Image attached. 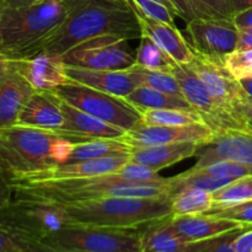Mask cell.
I'll use <instances>...</instances> for the list:
<instances>
[{
	"label": "cell",
	"instance_id": "1",
	"mask_svg": "<svg viewBox=\"0 0 252 252\" xmlns=\"http://www.w3.org/2000/svg\"><path fill=\"white\" fill-rule=\"evenodd\" d=\"M11 187L14 201L58 204L105 197L157 198L172 196L170 179L160 176L159 171L132 161L118 171L101 176L39 182L16 181L11 182Z\"/></svg>",
	"mask_w": 252,
	"mask_h": 252
},
{
	"label": "cell",
	"instance_id": "3",
	"mask_svg": "<svg viewBox=\"0 0 252 252\" xmlns=\"http://www.w3.org/2000/svg\"><path fill=\"white\" fill-rule=\"evenodd\" d=\"M70 0H41L19 7H6L0 17V53L29 58L65 19Z\"/></svg>",
	"mask_w": 252,
	"mask_h": 252
},
{
	"label": "cell",
	"instance_id": "28",
	"mask_svg": "<svg viewBox=\"0 0 252 252\" xmlns=\"http://www.w3.org/2000/svg\"><path fill=\"white\" fill-rule=\"evenodd\" d=\"M135 56H137L135 65L147 70L172 74V70L177 64L154 41L143 34L140 37L139 46L135 51Z\"/></svg>",
	"mask_w": 252,
	"mask_h": 252
},
{
	"label": "cell",
	"instance_id": "44",
	"mask_svg": "<svg viewBox=\"0 0 252 252\" xmlns=\"http://www.w3.org/2000/svg\"><path fill=\"white\" fill-rule=\"evenodd\" d=\"M233 21H234V24L236 25V27H238V29H241V27L252 26V7L245 10V11L236 14L235 16H234Z\"/></svg>",
	"mask_w": 252,
	"mask_h": 252
},
{
	"label": "cell",
	"instance_id": "41",
	"mask_svg": "<svg viewBox=\"0 0 252 252\" xmlns=\"http://www.w3.org/2000/svg\"><path fill=\"white\" fill-rule=\"evenodd\" d=\"M19 59L0 53V83L17 73Z\"/></svg>",
	"mask_w": 252,
	"mask_h": 252
},
{
	"label": "cell",
	"instance_id": "26",
	"mask_svg": "<svg viewBox=\"0 0 252 252\" xmlns=\"http://www.w3.org/2000/svg\"><path fill=\"white\" fill-rule=\"evenodd\" d=\"M130 152L132 147L120 139H91L88 142L78 143L66 164L97 158L130 154Z\"/></svg>",
	"mask_w": 252,
	"mask_h": 252
},
{
	"label": "cell",
	"instance_id": "42",
	"mask_svg": "<svg viewBox=\"0 0 252 252\" xmlns=\"http://www.w3.org/2000/svg\"><path fill=\"white\" fill-rule=\"evenodd\" d=\"M12 202V187L9 177L0 166V209L5 208Z\"/></svg>",
	"mask_w": 252,
	"mask_h": 252
},
{
	"label": "cell",
	"instance_id": "13",
	"mask_svg": "<svg viewBox=\"0 0 252 252\" xmlns=\"http://www.w3.org/2000/svg\"><path fill=\"white\" fill-rule=\"evenodd\" d=\"M127 162H129V154L97 158V159L83 160V161L69 162V164L63 165H53V166H49L47 169L41 170V171L10 180V184L16 181L39 182L101 176V175H107L118 171Z\"/></svg>",
	"mask_w": 252,
	"mask_h": 252
},
{
	"label": "cell",
	"instance_id": "48",
	"mask_svg": "<svg viewBox=\"0 0 252 252\" xmlns=\"http://www.w3.org/2000/svg\"><path fill=\"white\" fill-rule=\"evenodd\" d=\"M243 88V90L245 91L246 96H248L249 101L252 102V78H248V79H243V80L239 81Z\"/></svg>",
	"mask_w": 252,
	"mask_h": 252
},
{
	"label": "cell",
	"instance_id": "38",
	"mask_svg": "<svg viewBox=\"0 0 252 252\" xmlns=\"http://www.w3.org/2000/svg\"><path fill=\"white\" fill-rule=\"evenodd\" d=\"M208 213L220 217V218L231 219V220L239 221L246 225H252V201L236 204V206L225 207V208L212 209Z\"/></svg>",
	"mask_w": 252,
	"mask_h": 252
},
{
	"label": "cell",
	"instance_id": "8",
	"mask_svg": "<svg viewBox=\"0 0 252 252\" xmlns=\"http://www.w3.org/2000/svg\"><path fill=\"white\" fill-rule=\"evenodd\" d=\"M129 39L117 34L89 39L62 56L66 65L98 70H129L137 63Z\"/></svg>",
	"mask_w": 252,
	"mask_h": 252
},
{
	"label": "cell",
	"instance_id": "39",
	"mask_svg": "<svg viewBox=\"0 0 252 252\" xmlns=\"http://www.w3.org/2000/svg\"><path fill=\"white\" fill-rule=\"evenodd\" d=\"M75 143L71 142V140L61 137V135H57L53 142H52L51 152H49L51 159L53 160L54 164H66L70 155L73 154L74 149H75Z\"/></svg>",
	"mask_w": 252,
	"mask_h": 252
},
{
	"label": "cell",
	"instance_id": "37",
	"mask_svg": "<svg viewBox=\"0 0 252 252\" xmlns=\"http://www.w3.org/2000/svg\"><path fill=\"white\" fill-rule=\"evenodd\" d=\"M245 229L248 228L231 230L229 233L221 234V235L207 239V240L189 243L187 252H236L235 248H234V240Z\"/></svg>",
	"mask_w": 252,
	"mask_h": 252
},
{
	"label": "cell",
	"instance_id": "51",
	"mask_svg": "<svg viewBox=\"0 0 252 252\" xmlns=\"http://www.w3.org/2000/svg\"><path fill=\"white\" fill-rule=\"evenodd\" d=\"M246 132L252 133V118L246 120Z\"/></svg>",
	"mask_w": 252,
	"mask_h": 252
},
{
	"label": "cell",
	"instance_id": "14",
	"mask_svg": "<svg viewBox=\"0 0 252 252\" xmlns=\"http://www.w3.org/2000/svg\"><path fill=\"white\" fill-rule=\"evenodd\" d=\"M198 161L192 169H199L213 161L226 160L252 166V133L228 129L216 133L213 140L202 145Z\"/></svg>",
	"mask_w": 252,
	"mask_h": 252
},
{
	"label": "cell",
	"instance_id": "18",
	"mask_svg": "<svg viewBox=\"0 0 252 252\" xmlns=\"http://www.w3.org/2000/svg\"><path fill=\"white\" fill-rule=\"evenodd\" d=\"M135 11L143 36L149 37L152 41H154L177 64L189 65L194 61L196 52L193 47L186 41L184 34L176 26L149 19L140 14L137 9Z\"/></svg>",
	"mask_w": 252,
	"mask_h": 252
},
{
	"label": "cell",
	"instance_id": "49",
	"mask_svg": "<svg viewBox=\"0 0 252 252\" xmlns=\"http://www.w3.org/2000/svg\"><path fill=\"white\" fill-rule=\"evenodd\" d=\"M7 7H19L25 6V5L33 4V2L41 1V0H4Z\"/></svg>",
	"mask_w": 252,
	"mask_h": 252
},
{
	"label": "cell",
	"instance_id": "45",
	"mask_svg": "<svg viewBox=\"0 0 252 252\" xmlns=\"http://www.w3.org/2000/svg\"><path fill=\"white\" fill-rule=\"evenodd\" d=\"M231 6H233L234 16H235L239 12H243L252 7V0H231Z\"/></svg>",
	"mask_w": 252,
	"mask_h": 252
},
{
	"label": "cell",
	"instance_id": "36",
	"mask_svg": "<svg viewBox=\"0 0 252 252\" xmlns=\"http://www.w3.org/2000/svg\"><path fill=\"white\" fill-rule=\"evenodd\" d=\"M135 9L149 19L175 26V12L167 0H130Z\"/></svg>",
	"mask_w": 252,
	"mask_h": 252
},
{
	"label": "cell",
	"instance_id": "23",
	"mask_svg": "<svg viewBox=\"0 0 252 252\" xmlns=\"http://www.w3.org/2000/svg\"><path fill=\"white\" fill-rule=\"evenodd\" d=\"M140 241L142 252H187L189 245L174 228L171 217L142 226Z\"/></svg>",
	"mask_w": 252,
	"mask_h": 252
},
{
	"label": "cell",
	"instance_id": "29",
	"mask_svg": "<svg viewBox=\"0 0 252 252\" xmlns=\"http://www.w3.org/2000/svg\"><path fill=\"white\" fill-rule=\"evenodd\" d=\"M233 181L235 180L221 179V177L211 176V175L201 174V172L192 171V170H187L177 176L170 177L172 194L186 189H199L214 193Z\"/></svg>",
	"mask_w": 252,
	"mask_h": 252
},
{
	"label": "cell",
	"instance_id": "40",
	"mask_svg": "<svg viewBox=\"0 0 252 252\" xmlns=\"http://www.w3.org/2000/svg\"><path fill=\"white\" fill-rule=\"evenodd\" d=\"M170 6L174 10L175 15L181 17L186 22L192 21V20L197 19L196 14H194L193 6H192L191 0H167Z\"/></svg>",
	"mask_w": 252,
	"mask_h": 252
},
{
	"label": "cell",
	"instance_id": "15",
	"mask_svg": "<svg viewBox=\"0 0 252 252\" xmlns=\"http://www.w3.org/2000/svg\"><path fill=\"white\" fill-rule=\"evenodd\" d=\"M58 100L65 123L63 129L57 130L56 133L61 137L71 140L75 144L91 139H121L127 132L117 126L111 125L73 107L59 97Z\"/></svg>",
	"mask_w": 252,
	"mask_h": 252
},
{
	"label": "cell",
	"instance_id": "22",
	"mask_svg": "<svg viewBox=\"0 0 252 252\" xmlns=\"http://www.w3.org/2000/svg\"><path fill=\"white\" fill-rule=\"evenodd\" d=\"M33 93L19 73L0 83V129L17 125L22 108Z\"/></svg>",
	"mask_w": 252,
	"mask_h": 252
},
{
	"label": "cell",
	"instance_id": "19",
	"mask_svg": "<svg viewBox=\"0 0 252 252\" xmlns=\"http://www.w3.org/2000/svg\"><path fill=\"white\" fill-rule=\"evenodd\" d=\"M64 123L65 120L59 106V100L52 91H34L24 106L17 120L19 126L52 132L63 129Z\"/></svg>",
	"mask_w": 252,
	"mask_h": 252
},
{
	"label": "cell",
	"instance_id": "43",
	"mask_svg": "<svg viewBox=\"0 0 252 252\" xmlns=\"http://www.w3.org/2000/svg\"><path fill=\"white\" fill-rule=\"evenodd\" d=\"M236 49H252V26L239 29V39Z\"/></svg>",
	"mask_w": 252,
	"mask_h": 252
},
{
	"label": "cell",
	"instance_id": "31",
	"mask_svg": "<svg viewBox=\"0 0 252 252\" xmlns=\"http://www.w3.org/2000/svg\"><path fill=\"white\" fill-rule=\"evenodd\" d=\"M130 70L133 71V74H134V76L137 78V80L139 81L140 86H149V88L159 90L161 91V93L185 98L179 80L175 78L174 74L147 70V69L140 68V66L137 65L133 66Z\"/></svg>",
	"mask_w": 252,
	"mask_h": 252
},
{
	"label": "cell",
	"instance_id": "47",
	"mask_svg": "<svg viewBox=\"0 0 252 252\" xmlns=\"http://www.w3.org/2000/svg\"><path fill=\"white\" fill-rule=\"evenodd\" d=\"M236 112H238V115L240 116L241 118H244L245 121L250 120V118H252V102L248 101V102H245L244 105L239 106Z\"/></svg>",
	"mask_w": 252,
	"mask_h": 252
},
{
	"label": "cell",
	"instance_id": "2",
	"mask_svg": "<svg viewBox=\"0 0 252 252\" xmlns=\"http://www.w3.org/2000/svg\"><path fill=\"white\" fill-rule=\"evenodd\" d=\"M108 34L128 39L142 37L130 0H70L65 19L39 43L34 54L47 51L63 56L89 39Z\"/></svg>",
	"mask_w": 252,
	"mask_h": 252
},
{
	"label": "cell",
	"instance_id": "20",
	"mask_svg": "<svg viewBox=\"0 0 252 252\" xmlns=\"http://www.w3.org/2000/svg\"><path fill=\"white\" fill-rule=\"evenodd\" d=\"M171 223L180 236L187 243H197V241L216 238L236 229L252 226L209 213L182 217L171 216Z\"/></svg>",
	"mask_w": 252,
	"mask_h": 252
},
{
	"label": "cell",
	"instance_id": "17",
	"mask_svg": "<svg viewBox=\"0 0 252 252\" xmlns=\"http://www.w3.org/2000/svg\"><path fill=\"white\" fill-rule=\"evenodd\" d=\"M66 75L69 80L74 83L86 85L121 98L126 97L135 88L140 86L139 81L137 80L130 69L129 70H98V69L66 65Z\"/></svg>",
	"mask_w": 252,
	"mask_h": 252
},
{
	"label": "cell",
	"instance_id": "11",
	"mask_svg": "<svg viewBox=\"0 0 252 252\" xmlns=\"http://www.w3.org/2000/svg\"><path fill=\"white\" fill-rule=\"evenodd\" d=\"M189 66L201 79L211 95L236 115H238L236 110L239 106L249 101L240 83L234 79L224 68L223 58L196 53L194 61L189 64Z\"/></svg>",
	"mask_w": 252,
	"mask_h": 252
},
{
	"label": "cell",
	"instance_id": "16",
	"mask_svg": "<svg viewBox=\"0 0 252 252\" xmlns=\"http://www.w3.org/2000/svg\"><path fill=\"white\" fill-rule=\"evenodd\" d=\"M17 73L34 91L51 93L69 81L66 65L62 56L47 51L19 59Z\"/></svg>",
	"mask_w": 252,
	"mask_h": 252
},
{
	"label": "cell",
	"instance_id": "50",
	"mask_svg": "<svg viewBox=\"0 0 252 252\" xmlns=\"http://www.w3.org/2000/svg\"><path fill=\"white\" fill-rule=\"evenodd\" d=\"M6 4H5L4 0H0V17H1V15L4 14L5 9H6Z\"/></svg>",
	"mask_w": 252,
	"mask_h": 252
},
{
	"label": "cell",
	"instance_id": "52",
	"mask_svg": "<svg viewBox=\"0 0 252 252\" xmlns=\"http://www.w3.org/2000/svg\"><path fill=\"white\" fill-rule=\"evenodd\" d=\"M49 248H51V246H49ZM52 249V251L53 252H74V251H65V250H58V249H53V248H51Z\"/></svg>",
	"mask_w": 252,
	"mask_h": 252
},
{
	"label": "cell",
	"instance_id": "27",
	"mask_svg": "<svg viewBox=\"0 0 252 252\" xmlns=\"http://www.w3.org/2000/svg\"><path fill=\"white\" fill-rule=\"evenodd\" d=\"M142 122L149 126H181L206 123L203 116L197 110H181V108H165V110L140 111Z\"/></svg>",
	"mask_w": 252,
	"mask_h": 252
},
{
	"label": "cell",
	"instance_id": "25",
	"mask_svg": "<svg viewBox=\"0 0 252 252\" xmlns=\"http://www.w3.org/2000/svg\"><path fill=\"white\" fill-rule=\"evenodd\" d=\"M214 206L213 193L199 189H186L172 194V217L208 213Z\"/></svg>",
	"mask_w": 252,
	"mask_h": 252
},
{
	"label": "cell",
	"instance_id": "46",
	"mask_svg": "<svg viewBox=\"0 0 252 252\" xmlns=\"http://www.w3.org/2000/svg\"><path fill=\"white\" fill-rule=\"evenodd\" d=\"M20 252H53L49 246H47L46 244H43L42 241H33L32 244H30L26 249L21 250Z\"/></svg>",
	"mask_w": 252,
	"mask_h": 252
},
{
	"label": "cell",
	"instance_id": "5",
	"mask_svg": "<svg viewBox=\"0 0 252 252\" xmlns=\"http://www.w3.org/2000/svg\"><path fill=\"white\" fill-rule=\"evenodd\" d=\"M57 135L52 130L19 125L0 129V166L9 180L56 165L49 152Z\"/></svg>",
	"mask_w": 252,
	"mask_h": 252
},
{
	"label": "cell",
	"instance_id": "9",
	"mask_svg": "<svg viewBox=\"0 0 252 252\" xmlns=\"http://www.w3.org/2000/svg\"><path fill=\"white\" fill-rule=\"evenodd\" d=\"M0 213L27 236L41 241L44 236L70 225L71 220L63 204L51 202L14 201Z\"/></svg>",
	"mask_w": 252,
	"mask_h": 252
},
{
	"label": "cell",
	"instance_id": "30",
	"mask_svg": "<svg viewBox=\"0 0 252 252\" xmlns=\"http://www.w3.org/2000/svg\"><path fill=\"white\" fill-rule=\"evenodd\" d=\"M213 201L214 206L212 209L225 208L252 201V175L235 180L214 192Z\"/></svg>",
	"mask_w": 252,
	"mask_h": 252
},
{
	"label": "cell",
	"instance_id": "21",
	"mask_svg": "<svg viewBox=\"0 0 252 252\" xmlns=\"http://www.w3.org/2000/svg\"><path fill=\"white\" fill-rule=\"evenodd\" d=\"M202 145L203 144L196 142H186L155 147L132 148L129 161L144 165L155 171H160L165 167L197 155Z\"/></svg>",
	"mask_w": 252,
	"mask_h": 252
},
{
	"label": "cell",
	"instance_id": "12",
	"mask_svg": "<svg viewBox=\"0 0 252 252\" xmlns=\"http://www.w3.org/2000/svg\"><path fill=\"white\" fill-rule=\"evenodd\" d=\"M186 31L196 53L223 58L238 47L239 29L233 20L194 19L187 22Z\"/></svg>",
	"mask_w": 252,
	"mask_h": 252
},
{
	"label": "cell",
	"instance_id": "33",
	"mask_svg": "<svg viewBox=\"0 0 252 252\" xmlns=\"http://www.w3.org/2000/svg\"><path fill=\"white\" fill-rule=\"evenodd\" d=\"M192 171H198L201 174L211 175V176L221 177V179H231L238 180L241 177L250 176L252 175L251 165L240 164L235 161H226V160H219V161H213L211 164L206 165L199 169H189Z\"/></svg>",
	"mask_w": 252,
	"mask_h": 252
},
{
	"label": "cell",
	"instance_id": "35",
	"mask_svg": "<svg viewBox=\"0 0 252 252\" xmlns=\"http://www.w3.org/2000/svg\"><path fill=\"white\" fill-rule=\"evenodd\" d=\"M197 19H234L231 0H191Z\"/></svg>",
	"mask_w": 252,
	"mask_h": 252
},
{
	"label": "cell",
	"instance_id": "34",
	"mask_svg": "<svg viewBox=\"0 0 252 252\" xmlns=\"http://www.w3.org/2000/svg\"><path fill=\"white\" fill-rule=\"evenodd\" d=\"M223 65L238 81L252 78V49H235L225 54Z\"/></svg>",
	"mask_w": 252,
	"mask_h": 252
},
{
	"label": "cell",
	"instance_id": "6",
	"mask_svg": "<svg viewBox=\"0 0 252 252\" xmlns=\"http://www.w3.org/2000/svg\"><path fill=\"white\" fill-rule=\"evenodd\" d=\"M41 241L53 249L74 252H142L140 228L70 224Z\"/></svg>",
	"mask_w": 252,
	"mask_h": 252
},
{
	"label": "cell",
	"instance_id": "32",
	"mask_svg": "<svg viewBox=\"0 0 252 252\" xmlns=\"http://www.w3.org/2000/svg\"><path fill=\"white\" fill-rule=\"evenodd\" d=\"M33 241L38 240H33L15 228L0 213V252H20Z\"/></svg>",
	"mask_w": 252,
	"mask_h": 252
},
{
	"label": "cell",
	"instance_id": "4",
	"mask_svg": "<svg viewBox=\"0 0 252 252\" xmlns=\"http://www.w3.org/2000/svg\"><path fill=\"white\" fill-rule=\"evenodd\" d=\"M172 196L157 198L105 197L63 204L73 224L107 228H142L171 217Z\"/></svg>",
	"mask_w": 252,
	"mask_h": 252
},
{
	"label": "cell",
	"instance_id": "24",
	"mask_svg": "<svg viewBox=\"0 0 252 252\" xmlns=\"http://www.w3.org/2000/svg\"><path fill=\"white\" fill-rule=\"evenodd\" d=\"M123 100L138 111L144 110H165V108H181V110H194L185 98L169 95L149 86H138Z\"/></svg>",
	"mask_w": 252,
	"mask_h": 252
},
{
	"label": "cell",
	"instance_id": "7",
	"mask_svg": "<svg viewBox=\"0 0 252 252\" xmlns=\"http://www.w3.org/2000/svg\"><path fill=\"white\" fill-rule=\"evenodd\" d=\"M52 93L73 107L125 130L132 129L134 126L142 122L139 111L126 102L123 98L95 90L86 85L69 80Z\"/></svg>",
	"mask_w": 252,
	"mask_h": 252
},
{
	"label": "cell",
	"instance_id": "10",
	"mask_svg": "<svg viewBox=\"0 0 252 252\" xmlns=\"http://www.w3.org/2000/svg\"><path fill=\"white\" fill-rule=\"evenodd\" d=\"M216 132L207 123L170 127V126H149L140 122L127 130L120 140L132 148L155 147V145L176 144L196 142L208 144L213 140Z\"/></svg>",
	"mask_w": 252,
	"mask_h": 252
}]
</instances>
